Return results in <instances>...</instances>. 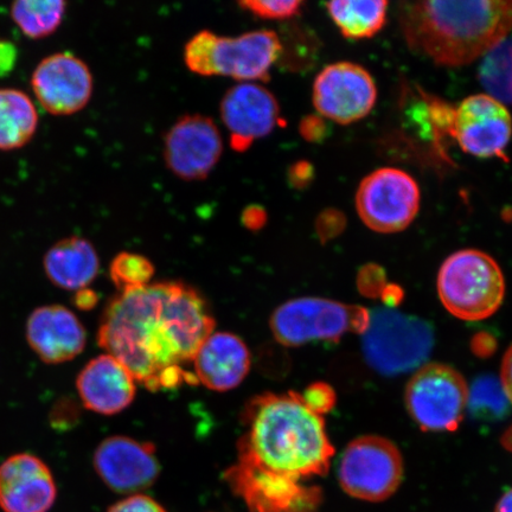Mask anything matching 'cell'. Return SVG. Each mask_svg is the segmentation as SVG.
Listing matches in <instances>:
<instances>
[{
    "label": "cell",
    "mask_w": 512,
    "mask_h": 512,
    "mask_svg": "<svg viewBox=\"0 0 512 512\" xmlns=\"http://www.w3.org/2000/svg\"><path fill=\"white\" fill-rule=\"evenodd\" d=\"M377 89L373 76L352 62L325 67L313 83L312 100L325 119L349 125L366 118L373 110Z\"/></svg>",
    "instance_id": "obj_11"
},
{
    "label": "cell",
    "mask_w": 512,
    "mask_h": 512,
    "mask_svg": "<svg viewBox=\"0 0 512 512\" xmlns=\"http://www.w3.org/2000/svg\"><path fill=\"white\" fill-rule=\"evenodd\" d=\"M467 401L469 386L464 376L447 364H424L407 383V411L427 432L456 431L464 418Z\"/></svg>",
    "instance_id": "obj_7"
},
{
    "label": "cell",
    "mask_w": 512,
    "mask_h": 512,
    "mask_svg": "<svg viewBox=\"0 0 512 512\" xmlns=\"http://www.w3.org/2000/svg\"><path fill=\"white\" fill-rule=\"evenodd\" d=\"M495 512H512V489L505 492L501 499H499Z\"/></svg>",
    "instance_id": "obj_40"
},
{
    "label": "cell",
    "mask_w": 512,
    "mask_h": 512,
    "mask_svg": "<svg viewBox=\"0 0 512 512\" xmlns=\"http://www.w3.org/2000/svg\"><path fill=\"white\" fill-rule=\"evenodd\" d=\"M192 366L198 383L214 392H229L245 381L252 355L239 336L214 331L197 350Z\"/></svg>",
    "instance_id": "obj_21"
},
{
    "label": "cell",
    "mask_w": 512,
    "mask_h": 512,
    "mask_svg": "<svg viewBox=\"0 0 512 512\" xmlns=\"http://www.w3.org/2000/svg\"><path fill=\"white\" fill-rule=\"evenodd\" d=\"M504 445L505 447L510 448V450L512 451V430L505 434Z\"/></svg>",
    "instance_id": "obj_41"
},
{
    "label": "cell",
    "mask_w": 512,
    "mask_h": 512,
    "mask_svg": "<svg viewBox=\"0 0 512 512\" xmlns=\"http://www.w3.org/2000/svg\"><path fill=\"white\" fill-rule=\"evenodd\" d=\"M73 302L82 311H91L99 303V296L91 288H83L75 293Z\"/></svg>",
    "instance_id": "obj_39"
},
{
    "label": "cell",
    "mask_w": 512,
    "mask_h": 512,
    "mask_svg": "<svg viewBox=\"0 0 512 512\" xmlns=\"http://www.w3.org/2000/svg\"><path fill=\"white\" fill-rule=\"evenodd\" d=\"M56 497L53 473L34 454H15L0 465V508L4 512H48Z\"/></svg>",
    "instance_id": "obj_18"
},
{
    "label": "cell",
    "mask_w": 512,
    "mask_h": 512,
    "mask_svg": "<svg viewBox=\"0 0 512 512\" xmlns=\"http://www.w3.org/2000/svg\"><path fill=\"white\" fill-rule=\"evenodd\" d=\"M76 388L83 407L100 415L125 411L136 399L137 381L117 358L104 354L81 370Z\"/></svg>",
    "instance_id": "obj_20"
},
{
    "label": "cell",
    "mask_w": 512,
    "mask_h": 512,
    "mask_svg": "<svg viewBox=\"0 0 512 512\" xmlns=\"http://www.w3.org/2000/svg\"><path fill=\"white\" fill-rule=\"evenodd\" d=\"M400 27L416 54L462 67L488 54L512 29L511 0L402 3Z\"/></svg>",
    "instance_id": "obj_3"
},
{
    "label": "cell",
    "mask_w": 512,
    "mask_h": 512,
    "mask_svg": "<svg viewBox=\"0 0 512 512\" xmlns=\"http://www.w3.org/2000/svg\"><path fill=\"white\" fill-rule=\"evenodd\" d=\"M94 469L118 494H138L155 484L160 473L155 445L126 435L101 441L94 453Z\"/></svg>",
    "instance_id": "obj_14"
},
{
    "label": "cell",
    "mask_w": 512,
    "mask_h": 512,
    "mask_svg": "<svg viewBox=\"0 0 512 512\" xmlns=\"http://www.w3.org/2000/svg\"><path fill=\"white\" fill-rule=\"evenodd\" d=\"M108 512H166L155 499L145 495H132L112 505Z\"/></svg>",
    "instance_id": "obj_33"
},
{
    "label": "cell",
    "mask_w": 512,
    "mask_h": 512,
    "mask_svg": "<svg viewBox=\"0 0 512 512\" xmlns=\"http://www.w3.org/2000/svg\"><path fill=\"white\" fill-rule=\"evenodd\" d=\"M501 383L505 394H507L510 403H512V345L503 357Z\"/></svg>",
    "instance_id": "obj_38"
},
{
    "label": "cell",
    "mask_w": 512,
    "mask_h": 512,
    "mask_svg": "<svg viewBox=\"0 0 512 512\" xmlns=\"http://www.w3.org/2000/svg\"><path fill=\"white\" fill-rule=\"evenodd\" d=\"M281 56L283 42L271 30L249 31L235 37L217 35L214 76H226L239 83L267 81Z\"/></svg>",
    "instance_id": "obj_17"
},
{
    "label": "cell",
    "mask_w": 512,
    "mask_h": 512,
    "mask_svg": "<svg viewBox=\"0 0 512 512\" xmlns=\"http://www.w3.org/2000/svg\"><path fill=\"white\" fill-rule=\"evenodd\" d=\"M17 61V49L11 42L0 40V78L11 73Z\"/></svg>",
    "instance_id": "obj_37"
},
{
    "label": "cell",
    "mask_w": 512,
    "mask_h": 512,
    "mask_svg": "<svg viewBox=\"0 0 512 512\" xmlns=\"http://www.w3.org/2000/svg\"><path fill=\"white\" fill-rule=\"evenodd\" d=\"M40 104L50 114L72 115L88 105L93 76L87 64L70 53L54 54L38 64L31 79Z\"/></svg>",
    "instance_id": "obj_16"
},
{
    "label": "cell",
    "mask_w": 512,
    "mask_h": 512,
    "mask_svg": "<svg viewBox=\"0 0 512 512\" xmlns=\"http://www.w3.org/2000/svg\"><path fill=\"white\" fill-rule=\"evenodd\" d=\"M240 8L249 12L256 18L266 21H285L296 17L302 10L303 2L299 0H243L239 3Z\"/></svg>",
    "instance_id": "obj_30"
},
{
    "label": "cell",
    "mask_w": 512,
    "mask_h": 512,
    "mask_svg": "<svg viewBox=\"0 0 512 512\" xmlns=\"http://www.w3.org/2000/svg\"><path fill=\"white\" fill-rule=\"evenodd\" d=\"M420 208V189L407 172L383 168L371 172L360 184L356 209L374 232L393 234L411 224Z\"/></svg>",
    "instance_id": "obj_9"
},
{
    "label": "cell",
    "mask_w": 512,
    "mask_h": 512,
    "mask_svg": "<svg viewBox=\"0 0 512 512\" xmlns=\"http://www.w3.org/2000/svg\"><path fill=\"white\" fill-rule=\"evenodd\" d=\"M332 21L349 40H364L380 32L387 21L388 2H358V0H338L326 3Z\"/></svg>",
    "instance_id": "obj_24"
},
{
    "label": "cell",
    "mask_w": 512,
    "mask_h": 512,
    "mask_svg": "<svg viewBox=\"0 0 512 512\" xmlns=\"http://www.w3.org/2000/svg\"><path fill=\"white\" fill-rule=\"evenodd\" d=\"M478 78L491 98L512 105V38H505L483 56Z\"/></svg>",
    "instance_id": "obj_26"
},
{
    "label": "cell",
    "mask_w": 512,
    "mask_h": 512,
    "mask_svg": "<svg viewBox=\"0 0 512 512\" xmlns=\"http://www.w3.org/2000/svg\"><path fill=\"white\" fill-rule=\"evenodd\" d=\"M110 275L120 292L151 284L155 266L146 256L121 252L111 262Z\"/></svg>",
    "instance_id": "obj_28"
},
{
    "label": "cell",
    "mask_w": 512,
    "mask_h": 512,
    "mask_svg": "<svg viewBox=\"0 0 512 512\" xmlns=\"http://www.w3.org/2000/svg\"><path fill=\"white\" fill-rule=\"evenodd\" d=\"M511 136L508 108L488 94L469 96L456 110L452 137L472 156L503 158Z\"/></svg>",
    "instance_id": "obj_15"
},
{
    "label": "cell",
    "mask_w": 512,
    "mask_h": 512,
    "mask_svg": "<svg viewBox=\"0 0 512 512\" xmlns=\"http://www.w3.org/2000/svg\"><path fill=\"white\" fill-rule=\"evenodd\" d=\"M223 139L215 121L206 115L179 118L164 137L168 169L185 182L203 181L220 162Z\"/></svg>",
    "instance_id": "obj_12"
},
{
    "label": "cell",
    "mask_w": 512,
    "mask_h": 512,
    "mask_svg": "<svg viewBox=\"0 0 512 512\" xmlns=\"http://www.w3.org/2000/svg\"><path fill=\"white\" fill-rule=\"evenodd\" d=\"M214 329L209 305L195 288L164 281L113 298L102 316L98 343L137 383L156 392L198 383L183 367Z\"/></svg>",
    "instance_id": "obj_1"
},
{
    "label": "cell",
    "mask_w": 512,
    "mask_h": 512,
    "mask_svg": "<svg viewBox=\"0 0 512 512\" xmlns=\"http://www.w3.org/2000/svg\"><path fill=\"white\" fill-rule=\"evenodd\" d=\"M300 398L312 412L322 416L330 412L336 403L334 389L322 382L311 384L300 394Z\"/></svg>",
    "instance_id": "obj_31"
},
{
    "label": "cell",
    "mask_w": 512,
    "mask_h": 512,
    "mask_svg": "<svg viewBox=\"0 0 512 512\" xmlns=\"http://www.w3.org/2000/svg\"><path fill=\"white\" fill-rule=\"evenodd\" d=\"M437 287L445 309L466 322L491 317L505 296L501 267L477 249H463L448 256L440 267Z\"/></svg>",
    "instance_id": "obj_4"
},
{
    "label": "cell",
    "mask_w": 512,
    "mask_h": 512,
    "mask_svg": "<svg viewBox=\"0 0 512 512\" xmlns=\"http://www.w3.org/2000/svg\"><path fill=\"white\" fill-rule=\"evenodd\" d=\"M347 227V217L337 209H325L316 220V232L323 242L337 238Z\"/></svg>",
    "instance_id": "obj_32"
},
{
    "label": "cell",
    "mask_w": 512,
    "mask_h": 512,
    "mask_svg": "<svg viewBox=\"0 0 512 512\" xmlns=\"http://www.w3.org/2000/svg\"><path fill=\"white\" fill-rule=\"evenodd\" d=\"M220 114L235 152L251 149L255 140L267 137L281 123L277 98L270 89L255 82L229 88L221 100Z\"/></svg>",
    "instance_id": "obj_13"
},
{
    "label": "cell",
    "mask_w": 512,
    "mask_h": 512,
    "mask_svg": "<svg viewBox=\"0 0 512 512\" xmlns=\"http://www.w3.org/2000/svg\"><path fill=\"white\" fill-rule=\"evenodd\" d=\"M328 132V125L319 114L306 115L300 121L299 133L307 143H322Z\"/></svg>",
    "instance_id": "obj_34"
},
{
    "label": "cell",
    "mask_w": 512,
    "mask_h": 512,
    "mask_svg": "<svg viewBox=\"0 0 512 512\" xmlns=\"http://www.w3.org/2000/svg\"><path fill=\"white\" fill-rule=\"evenodd\" d=\"M37 125V111L27 94L0 89V150H16L28 144Z\"/></svg>",
    "instance_id": "obj_23"
},
{
    "label": "cell",
    "mask_w": 512,
    "mask_h": 512,
    "mask_svg": "<svg viewBox=\"0 0 512 512\" xmlns=\"http://www.w3.org/2000/svg\"><path fill=\"white\" fill-rule=\"evenodd\" d=\"M268 221L267 210L258 204H252L242 211L241 222L251 232H259L266 227Z\"/></svg>",
    "instance_id": "obj_36"
},
{
    "label": "cell",
    "mask_w": 512,
    "mask_h": 512,
    "mask_svg": "<svg viewBox=\"0 0 512 512\" xmlns=\"http://www.w3.org/2000/svg\"><path fill=\"white\" fill-rule=\"evenodd\" d=\"M434 344L432 326L392 309L370 312L362 335V349L369 366L394 376L424 366Z\"/></svg>",
    "instance_id": "obj_6"
},
{
    "label": "cell",
    "mask_w": 512,
    "mask_h": 512,
    "mask_svg": "<svg viewBox=\"0 0 512 512\" xmlns=\"http://www.w3.org/2000/svg\"><path fill=\"white\" fill-rule=\"evenodd\" d=\"M43 265L51 283L63 290L78 292L93 283L100 261L91 242L72 236L51 247Z\"/></svg>",
    "instance_id": "obj_22"
},
{
    "label": "cell",
    "mask_w": 512,
    "mask_h": 512,
    "mask_svg": "<svg viewBox=\"0 0 512 512\" xmlns=\"http://www.w3.org/2000/svg\"><path fill=\"white\" fill-rule=\"evenodd\" d=\"M217 35L209 30L197 32L184 48V62L191 73L200 76H214L213 51Z\"/></svg>",
    "instance_id": "obj_29"
},
{
    "label": "cell",
    "mask_w": 512,
    "mask_h": 512,
    "mask_svg": "<svg viewBox=\"0 0 512 512\" xmlns=\"http://www.w3.org/2000/svg\"><path fill=\"white\" fill-rule=\"evenodd\" d=\"M509 403L501 381L495 377H479L469 388L467 408L475 418L491 421L502 419L508 413Z\"/></svg>",
    "instance_id": "obj_27"
},
{
    "label": "cell",
    "mask_w": 512,
    "mask_h": 512,
    "mask_svg": "<svg viewBox=\"0 0 512 512\" xmlns=\"http://www.w3.org/2000/svg\"><path fill=\"white\" fill-rule=\"evenodd\" d=\"M370 311L335 300L302 297L288 300L270 318L272 335L287 348L311 342H337L347 334H364Z\"/></svg>",
    "instance_id": "obj_5"
},
{
    "label": "cell",
    "mask_w": 512,
    "mask_h": 512,
    "mask_svg": "<svg viewBox=\"0 0 512 512\" xmlns=\"http://www.w3.org/2000/svg\"><path fill=\"white\" fill-rule=\"evenodd\" d=\"M344 492L367 502L386 501L403 478V459L392 441L366 435L352 440L345 448L338 467Z\"/></svg>",
    "instance_id": "obj_8"
},
{
    "label": "cell",
    "mask_w": 512,
    "mask_h": 512,
    "mask_svg": "<svg viewBox=\"0 0 512 512\" xmlns=\"http://www.w3.org/2000/svg\"><path fill=\"white\" fill-rule=\"evenodd\" d=\"M287 178L294 189L303 190L309 187L315 178V168L307 160H298L288 169Z\"/></svg>",
    "instance_id": "obj_35"
},
{
    "label": "cell",
    "mask_w": 512,
    "mask_h": 512,
    "mask_svg": "<svg viewBox=\"0 0 512 512\" xmlns=\"http://www.w3.org/2000/svg\"><path fill=\"white\" fill-rule=\"evenodd\" d=\"M25 332L32 351L47 364L72 361L87 344L85 326L62 305L38 307L31 313Z\"/></svg>",
    "instance_id": "obj_19"
},
{
    "label": "cell",
    "mask_w": 512,
    "mask_h": 512,
    "mask_svg": "<svg viewBox=\"0 0 512 512\" xmlns=\"http://www.w3.org/2000/svg\"><path fill=\"white\" fill-rule=\"evenodd\" d=\"M66 8L62 0H21L12 4L11 16L25 36L40 40L60 27Z\"/></svg>",
    "instance_id": "obj_25"
},
{
    "label": "cell",
    "mask_w": 512,
    "mask_h": 512,
    "mask_svg": "<svg viewBox=\"0 0 512 512\" xmlns=\"http://www.w3.org/2000/svg\"><path fill=\"white\" fill-rule=\"evenodd\" d=\"M243 418L247 432L239 441L240 458L298 480L328 472L335 448L324 418L299 393L260 395Z\"/></svg>",
    "instance_id": "obj_2"
},
{
    "label": "cell",
    "mask_w": 512,
    "mask_h": 512,
    "mask_svg": "<svg viewBox=\"0 0 512 512\" xmlns=\"http://www.w3.org/2000/svg\"><path fill=\"white\" fill-rule=\"evenodd\" d=\"M227 482L251 512H317L320 491L265 469L246 458L230 467Z\"/></svg>",
    "instance_id": "obj_10"
}]
</instances>
